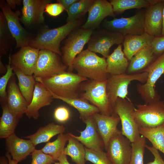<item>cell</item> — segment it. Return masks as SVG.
Segmentation results:
<instances>
[{
	"instance_id": "cell-11",
	"label": "cell",
	"mask_w": 164,
	"mask_h": 164,
	"mask_svg": "<svg viewBox=\"0 0 164 164\" xmlns=\"http://www.w3.org/2000/svg\"><path fill=\"white\" fill-rule=\"evenodd\" d=\"M124 38L119 33L99 27L93 31L87 43V49L101 54L106 59L109 55L112 46L122 43Z\"/></svg>"
},
{
	"instance_id": "cell-8",
	"label": "cell",
	"mask_w": 164,
	"mask_h": 164,
	"mask_svg": "<svg viewBox=\"0 0 164 164\" xmlns=\"http://www.w3.org/2000/svg\"><path fill=\"white\" fill-rule=\"evenodd\" d=\"M144 72L148 74L147 81L143 84H138L136 89L145 103H148L161 98L155 90V84L164 74V52L158 56L143 72Z\"/></svg>"
},
{
	"instance_id": "cell-26",
	"label": "cell",
	"mask_w": 164,
	"mask_h": 164,
	"mask_svg": "<svg viewBox=\"0 0 164 164\" xmlns=\"http://www.w3.org/2000/svg\"><path fill=\"white\" fill-rule=\"evenodd\" d=\"M121 44L118 45L113 52L106 58L107 73L112 75L126 73L129 61L125 57Z\"/></svg>"
},
{
	"instance_id": "cell-41",
	"label": "cell",
	"mask_w": 164,
	"mask_h": 164,
	"mask_svg": "<svg viewBox=\"0 0 164 164\" xmlns=\"http://www.w3.org/2000/svg\"><path fill=\"white\" fill-rule=\"evenodd\" d=\"M151 45L156 56L161 55L164 52V35L154 37Z\"/></svg>"
},
{
	"instance_id": "cell-29",
	"label": "cell",
	"mask_w": 164,
	"mask_h": 164,
	"mask_svg": "<svg viewBox=\"0 0 164 164\" xmlns=\"http://www.w3.org/2000/svg\"><path fill=\"white\" fill-rule=\"evenodd\" d=\"M65 131V128L63 125L52 122L41 127L34 134L25 138H28L36 146L40 143L48 142L54 136L63 133Z\"/></svg>"
},
{
	"instance_id": "cell-31",
	"label": "cell",
	"mask_w": 164,
	"mask_h": 164,
	"mask_svg": "<svg viewBox=\"0 0 164 164\" xmlns=\"http://www.w3.org/2000/svg\"><path fill=\"white\" fill-rule=\"evenodd\" d=\"M12 67L18 80L19 90L29 104L33 97L36 82L35 77L33 75H26L17 68Z\"/></svg>"
},
{
	"instance_id": "cell-47",
	"label": "cell",
	"mask_w": 164,
	"mask_h": 164,
	"mask_svg": "<svg viewBox=\"0 0 164 164\" xmlns=\"http://www.w3.org/2000/svg\"><path fill=\"white\" fill-rule=\"evenodd\" d=\"M7 3L11 9H14L16 5H20L22 1L21 0H7Z\"/></svg>"
},
{
	"instance_id": "cell-13",
	"label": "cell",
	"mask_w": 164,
	"mask_h": 164,
	"mask_svg": "<svg viewBox=\"0 0 164 164\" xmlns=\"http://www.w3.org/2000/svg\"><path fill=\"white\" fill-rule=\"evenodd\" d=\"M0 7L6 19L8 28L15 40L16 48L29 46L34 38L21 24L19 11L13 12L4 0L0 1Z\"/></svg>"
},
{
	"instance_id": "cell-20",
	"label": "cell",
	"mask_w": 164,
	"mask_h": 164,
	"mask_svg": "<svg viewBox=\"0 0 164 164\" xmlns=\"http://www.w3.org/2000/svg\"><path fill=\"white\" fill-rule=\"evenodd\" d=\"M53 99L50 91L42 84L36 81L32 98L25 114L29 118L38 119L39 110L50 105Z\"/></svg>"
},
{
	"instance_id": "cell-42",
	"label": "cell",
	"mask_w": 164,
	"mask_h": 164,
	"mask_svg": "<svg viewBox=\"0 0 164 164\" xmlns=\"http://www.w3.org/2000/svg\"><path fill=\"white\" fill-rule=\"evenodd\" d=\"M55 119L60 122H64L70 118V113L69 109L65 106H59L56 108L54 113Z\"/></svg>"
},
{
	"instance_id": "cell-9",
	"label": "cell",
	"mask_w": 164,
	"mask_h": 164,
	"mask_svg": "<svg viewBox=\"0 0 164 164\" xmlns=\"http://www.w3.org/2000/svg\"><path fill=\"white\" fill-rule=\"evenodd\" d=\"M135 108L129 99L120 98H117L113 107L114 112L118 115L121 121L122 134L131 142L140 135L134 117Z\"/></svg>"
},
{
	"instance_id": "cell-4",
	"label": "cell",
	"mask_w": 164,
	"mask_h": 164,
	"mask_svg": "<svg viewBox=\"0 0 164 164\" xmlns=\"http://www.w3.org/2000/svg\"><path fill=\"white\" fill-rule=\"evenodd\" d=\"M106 80L99 81L88 79L83 82L80 86L79 97L97 107L100 113L111 115L114 112L107 92Z\"/></svg>"
},
{
	"instance_id": "cell-28",
	"label": "cell",
	"mask_w": 164,
	"mask_h": 164,
	"mask_svg": "<svg viewBox=\"0 0 164 164\" xmlns=\"http://www.w3.org/2000/svg\"><path fill=\"white\" fill-rule=\"evenodd\" d=\"M51 93L54 99L62 100L76 109L80 114V118L82 121L100 112L99 110L97 107L83 98L80 97L75 98L63 97Z\"/></svg>"
},
{
	"instance_id": "cell-35",
	"label": "cell",
	"mask_w": 164,
	"mask_h": 164,
	"mask_svg": "<svg viewBox=\"0 0 164 164\" xmlns=\"http://www.w3.org/2000/svg\"><path fill=\"white\" fill-rule=\"evenodd\" d=\"M15 39L12 35L7 26L5 18L0 11V57L6 55L12 50Z\"/></svg>"
},
{
	"instance_id": "cell-43",
	"label": "cell",
	"mask_w": 164,
	"mask_h": 164,
	"mask_svg": "<svg viewBox=\"0 0 164 164\" xmlns=\"http://www.w3.org/2000/svg\"><path fill=\"white\" fill-rule=\"evenodd\" d=\"M65 9L63 5L57 2L47 4L45 8V12L53 17H56L60 14Z\"/></svg>"
},
{
	"instance_id": "cell-23",
	"label": "cell",
	"mask_w": 164,
	"mask_h": 164,
	"mask_svg": "<svg viewBox=\"0 0 164 164\" xmlns=\"http://www.w3.org/2000/svg\"><path fill=\"white\" fill-rule=\"evenodd\" d=\"M6 149L12 159L18 162L25 159L35 149L30 140L20 138L14 133L6 139Z\"/></svg>"
},
{
	"instance_id": "cell-45",
	"label": "cell",
	"mask_w": 164,
	"mask_h": 164,
	"mask_svg": "<svg viewBox=\"0 0 164 164\" xmlns=\"http://www.w3.org/2000/svg\"><path fill=\"white\" fill-rule=\"evenodd\" d=\"M5 156L0 157V164H17L18 163L12 159L11 156L8 152H6Z\"/></svg>"
},
{
	"instance_id": "cell-10",
	"label": "cell",
	"mask_w": 164,
	"mask_h": 164,
	"mask_svg": "<svg viewBox=\"0 0 164 164\" xmlns=\"http://www.w3.org/2000/svg\"><path fill=\"white\" fill-rule=\"evenodd\" d=\"M145 12L140 10L129 17L114 18L110 20L105 19L101 23L102 24L104 28L119 33L124 36L142 34L145 32Z\"/></svg>"
},
{
	"instance_id": "cell-33",
	"label": "cell",
	"mask_w": 164,
	"mask_h": 164,
	"mask_svg": "<svg viewBox=\"0 0 164 164\" xmlns=\"http://www.w3.org/2000/svg\"><path fill=\"white\" fill-rule=\"evenodd\" d=\"M160 0H110L114 13L119 14L125 10L140 9L154 4Z\"/></svg>"
},
{
	"instance_id": "cell-1",
	"label": "cell",
	"mask_w": 164,
	"mask_h": 164,
	"mask_svg": "<svg viewBox=\"0 0 164 164\" xmlns=\"http://www.w3.org/2000/svg\"><path fill=\"white\" fill-rule=\"evenodd\" d=\"M35 78L36 81L42 84L52 93L70 98L79 97L81 83L88 80L68 71L49 77Z\"/></svg>"
},
{
	"instance_id": "cell-16",
	"label": "cell",
	"mask_w": 164,
	"mask_h": 164,
	"mask_svg": "<svg viewBox=\"0 0 164 164\" xmlns=\"http://www.w3.org/2000/svg\"><path fill=\"white\" fill-rule=\"evenodd\" d=\"M115 14L109 1L106 0H94L88 12L87 20L81 27L85 29L94 30L108 16L114 18Z\"/></svg>"
},
{
	"instance_id": "cell-25",
	"label": "cell",
	"mask_w": 164,
	"mask_h": 164,
	"mask_svg": "<svg viewBox=\"0 0 164 164\" xmlns=\"http://www.w3.org/2000/svg\"><path fill=\"white\" fill-rule=\"evenodd\" d=\"M154 37L145 32L140 35L124 36L122 43L125 57L129 61L138 51L151 45Z\"/></svg>"
},
{
	"instance_id": "cell-21",
	"label": "cell",
	"mask_w": 164,
	"mask_h": 164,
	"mask_svg": "<svg viewBox=\"0 0 164 164\" xmlns=\"http://www.w3.org/2000/svg\"><path fill=\"white\" fill-rule=\"evenodd\" d=\"M93 117L98 133L104 142V149L106 151L111 138L119 130L117 126L120 121V118L114 113L111 115L97 113Z\"/></svg>"
},
{
	"instance_id": "cell-2",
	"label": "cell",
	"mask_w": 164,
	"mask_h": 164,
	"mask_svg": "<svg viewBox=\"0 0 164 164\" xmlns=\"http://www.w3.org/2000/svg\"><path fill=\"white\" fill-rule=\"evenodd\" d=\"M84 20L82 18L71 21L52 29L44 27L34 38L29 46L40 50H49L61 55L60 49L61 42L72 31L83 25Z\"/></svg>"
},
{
	"instance_id": "cell-34",
	"label": "cell",
	"mask_w": 164,
	"mask_h": 164,
	"mask_svg": "<svg viewBox=\"0 0 164 164\" xmlns=\"http://www.w3.org/2000/svg\"><path fill=\"white\" fill-rule=\"evenodd\" d=\"M69 134L58 135L56 139L52 142H47L41 150L44 153L51 156L55 161L63 154L66 143L68 141Z\"/></svg>"
},
{
	"instance_id": "cell-27",
	"label": "cell",
	"mask_w": 164,
	"mask_h": 164,
	"mask_svg": "<svg viewBox=\"0 0 164 164\" xmlns=\"http://www.w3.org/2000/svg\"><path fill=\"white\" fill-rule=\"evenodd\" d=\"M0 103L2 112L0 119V138L6 139L15 133L19 118L9 109L6 102Z\"/></svg>"
},
{
	"instance_id": "cell-3",
	"label": "cell",
	"mask_w": 164,
	"mask_h": 164,
	"mask_svg": "<svg viewBox=\"0 0 164 164\" xmlns=\"http://www.w3.org/2000/svg\"><path fill=\"white\" fill-rule=\"evenodd\" d=\"M73 67L77 74L89 80L104 81L109 75L107 71L106 59L88 49L83 50L77 56Z\"/></svg>"
},
{
	"instance_id": "cell-6",
	"label": "cell",
	"mask_w": 164,
	"mask_h": 164,
	"mask_svg": "<svg viewBox=\"0 0 164 164\" xmlns=\"http://www.w3.org/2000/svg\"><path fill=\"white\" fill-rule=\"evenodd\" d=\"M161 98L135 104L133 115L139 128L154 127L164 123V101Z\"/></svg>"
},
{
	"instance_id": "cell-17",
	"label": "cell",
	"mask_w": 164,
	"mask_h": 164,
	"mask_svg": "<svg viewBox=\"0 0 164 164\" xmlns=\"http://www.w3.org/2000/svg\"><path fill=\"white\" fill-rule=\"evenodd\" d=\"M82 122L85 124L86 128L84 130L79 131L80 133L79 136L71 133H69V134L88 149L98 151H104V143L98 131L93 116Z\"/></svg>"
},
{
	"instance_id": "cell-40",
	"label": "cell",
	"mask_w": 164,
	"mask_h": 164,
	"mask_svg": "<svg viewBox=\"0 0 164 164\" xmlns=\"http://www.w3.org/2000/svg\"><path fill=\"white\" fill-rule=\"evenodd\" d=\"M31 154L32 158L31 164H53L55 162L51 156L44 153L41 150L35 149Z\"/></svg>"
},
{
	"instance_id": "cell-24",
	"label": "cell",
	"mask_w": 164,
	"mask_h": 164,
	"mask_svg": "<svg viewBox=\"0 0 164 164\" xmlns=\"http://www.w3.org/2000/svg\"><path fill=\"white\" fill-rule=\"evenodd\" d=\"M151 45L143 48L129 61L126 73L135 74L142 72L157 58Z\"/></svg>"
},
{
	"instance_id": "cell-36",
	"label": "cell",
	"mask_w": 164,
	"mask_h": 164,
	"mask_svg": "<svg viewBox=\"0 0 164 164\" xmlns=\"http://www.w3.org/2000/svg\"><path fill=\"white\" fill-rule=\"evenodd\" d=\"M94 0H78L67 11V22L83 18L88 12Z\"/></svg>"
},
{
	"instance_id": "cell-50",
	"label": "cell",
	"mask_w": 164,
	"mask_h": 164,
	"mask_svg": "<svg viewBox=\"0 0 164 164\" xmlns=\"http://www.w3.org/2000/svg\"><path fill=\"white\" fill-rule=\"evenodd\" d=\"M163 16V25L162 35H164V5L163 9L162 12Z\"/></svg>"
},
{
	"instance_id": "cell-15",
	"label": "cell",
	"mask_w": 164,
	"mask_h": 164,
	"mask_svg": "<svg viewBox=\"0 0 164 164\" xmlns=\"http://www.w3.org/2000/svg\"><path fill=\"white\" fill-rule=\"evenodd\" d=\"M40 50L29 46L22 47L17 52L9 57L11 65L26 75H33Z\"/></svg>"
},
{
	"instance_id": "cell-19",
	"label": "cell",
	"mask_w": 164,
	"mask_h": 164,
	"mask_svg": "<svg viewBox=\"0 0 164 164\" xmlns=\"http://www.w3.org/2000/svg\"><path fill=\"white\" fill-rule=\"evenodd\" d=\"M51 2L50 0H31L28 5L22 7L20 21L29 28L42 24L45 7Z\"/></svg>"
},
{
	"instance_id": "cell-5",
	"label": "cell",
	"mask_w": 164,
	"mask_h": 164,
	"mask_svg": "<svg viewBox=\"0 0 164 164\" xmlns=\"http://www.w3.org/2000/svg\"><path fill=\"white\" fill-rule=\"evenodd\" d=\"M93 31L79 27L72 31L64 41L60 49L61 60L67 67L68 71H73V65L75 59L83 50Z\"/></svg>"
},
{
	"instance_id": "cell-30",
	"label": "cell",
	"mask_w": 164,
	"mask_h": 164,
	"mask_svg": "<svg viewBox=\"0 0 164 164\" xmlns=\"http://www.w3.org/2000/svg\"><path fill=\"white\" fill-rule=\"evenodd\" d=\"M139 132L164 155V123L154 127L140 128Z\"/></svg>"
},
{
	"instance_id": "cell-14",
	"label": "cell",
	"mask_w": 164,
	"mask_h": 164,
	"mask_svg": "<svg viewBox=\"0 0 164 164\" xmlns=\"http://www.w3.org/2000/svg\"><path fill=\"white\" fill-rule=\"evenodd\" d=\"M132 142L119 130L111 137L106 150L112 164H128L132 151Z\"/></svg>"
},
{
	"instance_id": "cell-22",
	"label": "cell",
	"mask_w": 164,
	"mask_h": 164,
	"mask_svg": "<svg viewBox=\"0 0 164 164\" xmlns=\"http://www.w3.org/2000/svg\"><path fill=\"white\" fill-rule=\"evenodd\" d=\"M6 103L9 109L19 118L25 113L29 105L16 82L14 74L7 87Z\"/></svg>"
},
{
	"instance_id": "cell-37",
	"label": "cell",
	"mask_w": 164,
	"mask_h": 164,
	"mask_svg": "<svg viewBox=\"0 0 164 164\" xmlns=\"http://www.w3.org/2000/svg\"><path fill=\"white\" fill-rule=\"evenodd\" d=\"M146 138L141 135L132 142V154L128 164H144V156L146 146Z\"/></svg>"
},
{
	"instance_id": "cell-18",
	"label": "cell",
	"mask_w": 164,
	"mask_h": 164,
	"mask_svg": "<svg viewBox=\"0 0 164 164\" xmlns=\"http://www.w3.org/2000/svg\"><path fill=\"white\" fill-rule=\"evenodd\" d=\"M164 5V0H160L147 7L145 12V32L154 37L162 35Z\"/></svg>"
},
{
	"instance_id": "cell-49",
	"label": "cell",
	"mask_w": 164,
	"mask_h": 164,
	"mask_svg": "<svg viewBox=\"0 0 164 164\" xmlns=\"http://www.w3.org/2000/svg\"><path fill=\"white\" fill-rule=\"evenodd\" d=\"M7 71L6 66L5 67L3 64L1 59H0V74L6 73Z\"/></svg>"
},
{
	"instance_id": "cell-38",
	"label": "cell",
	"mask_w": 164,
	"mask_h": 164,
	"mask_svg": "<svg viewBox=\"0 0 164 164\" xmlns=\"http://www.w3.org/2000/svg\"><path fill=\"white\" fill-rule=\"evenodd\" d=\"M86 161L94 164H112L104 151H96L85 147Z\"/></svg>"
},
{
	"instance_id": "cell-12",
	"label": "cell",
	"mask_w": 164,
	"mask_h": 164,
	"mask_svg": "<svg viewBox=\"0 0 164 164\" xmlns=\"http://www.w3.org/2000/svg\"><path fill=\"white\" fill-rule=\"evenodd\" d=\"M60 56L49 50H40L33 75L35 77H49L66 71L68 67Z\"/></svg>"
},
{
	"instance_id": "cell-44",
	"label": "cell",
	"mask_w": 164,
	"mask_h": 164,
	"mask_svg": "<svg viewBox=\"0 0 164 164\" xmlns=\"http://www.w3.org/2000/svg\"><path fill=\"white\" fill-rule=\"evenodd\" d=\"M146 148L153 155L154 161L147 163L146 164H164V161L160 155L159 150L153 146L146 145Z\"/></svg>"
},
{
	"instance_id": "cell-51",
	"label": "cell",
	"mask_w": 164,
	"mask_h": 164,
	"mask_svg": "<svg viewBox=\"0 0 164 164\" xmlns=\"http://www.w3.org/2000/svg\"><path fill=\"white\" fill-rule=\"evenodd\" d=\"M54 164H60V163L59 162H55L54 163Z\"/></svg>"
},
{
	"instance_id": "cell-7",
	"label": "cell",
	"mask_w": 164,
	"mask_h": 164,
	"mask_svg": "<svg viewBox=\"0 0 164 164\" xmlns=\"http://www.w3.org/2000/svg\"><path fill=\"white\" fill-rule=\"evenodd\" d=\"M148 77V74L145 72L135 74H109L106 80V91L113 109L118 98L127 99L128 87L132 81H137L143 84L147 81Z\"/></svg>"
},
{
	"instance_id": "cell-48",
	"label": "cell",
	"mask_w": 164,
	"mask_h": 164,
	"mask_svg": "<svg viewBox=\"0 0 164 164\" xmlns=\"http://www.w3.org/2000/svg\"><path fill=\"white\" fill-rule=\"evenodd\" d=\"M58 161L60 164H70L67 160V155L64 154H63L60 157Z\"/></svg>"
},
{
	"instance_id": "cell-32",
	"label": "cell",
	"mask_w": 164,
	"mask_h": 164,
	"mask_svg": "<svg viewBox=\"0 0 164 164\" xmlns=\"http://www.w3.org/2000/svg\"><path fill=\"white\" fill-rule=\"evenodd\" d=\"M68 134V143L64 149V154L70 156L76 164H86L85 147Z\"/></svg>"
},
{
	"instance_id": "cell-39",
	"label": "cell",
	"mask_w": 164,
	"mask_h": 164,
	"mask_svg": "<svg viewBox=\"0 0 164 164\" xmlns=\"http://www.w3.org/2000/svg\"><path fill=\"white\" fill-rule=\"evenodd\" d=\"M7 71L5 74L1 77L0 78V103L6 102L7 93L6 91L9 82L14 74L13 68L11 66L10 60L9 59V63L6 66Z\"/></svg>"
},
{
	"instance_id": "cell-46",
	"label": "cell",
	"mask_w": 164,
	"mask_h": 164,
	"mask_svg": "<svg viewBox=\"0 0 164 164\" xmlns=\"http://www.w3.org/2000/svg\"><path fill=\"white\" fill-rule=\"evenodd\" d=\"M78 0H57V2L61 4L66 11Z\"/></svg>"
}]
</instances>
